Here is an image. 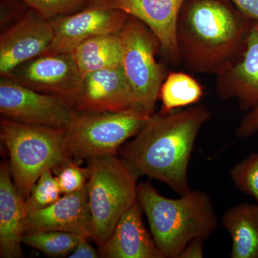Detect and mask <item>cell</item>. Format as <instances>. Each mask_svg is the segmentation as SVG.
Segmentation results:
<instances>
[{"label": "cell", "instance_id": "6da1fadb", "mask_svg": "<svg viewBox=\"0 0 258 258\" xmlns=\"http://www.w3.org/2000/svg\"><path fill=\"white\" fill-rule=\"evenodd\" d=\"M210 118L204 105L155 113L120 149V157L137 176L159 180L178 195H186L191 190L188 168L195 141Z\"/></svg>", "mask_w": 258, "mask_h": 258}, {"label": "cell", "instance_id": "7a4b0ae2", "mask_svg": "<svg viewBox=\"0 0 258 258\" xmlns=\"http://www.w3.org/2000/svg\"><path fill=\"white\" fill-rule=\"evenodd\" d=\"M252 21L230 0H186L176 28L181 62L198 74L225 72L242 57Z\"/></svg>", "mask_w": 258, "mask_h": 258}, {"label": "cell", "instance_id": "3957f363", "mask_svg": "<svg viewBox=\"0 0 258 258\" xmlns=\"http://www.w3.org/2000/svg\"><path fill=\"white\" fill-rule=\"evenodd\" d=\"M137 200L164 258H179L191 241L210 238L218 227L212 199L201 190L171 199L160 195L151 183H139Z\"/></svg>", "mask_w": 258, "mask_h": 258}, {"label": "cell", "instance_id": "277c9868", "mask_svg": "<svg viewBox=\"0 0 258 258\" xmlns=\"http://www.w3.org/2000/svg\"><path fill=\"white\" fill-rule=\"evenodd\" d=\"M0 138L9 153L15 186L25 201L44 171L73 159L64 129L25 124L2 118Z\"/></svg>", "mask_w": 258, "mask_h": 258}, {"label": "cell", "instance_id": "5b68a950", "mask_svg": "<svg viewBox=\"0 0 258 258\" xmlns=\"http://www.w3.org/2000/svg\"><path fill=\"white\" fill-rule=\"evenodd\" d=\"M87 162L91 239L100 248L125 212L137 201L139 176L118 154L90 158Z\"/></svg>", "mask_w": 258, "mask_h": 258}, {"label": "cell", "instance_id": "8992f818", "mask_svg": "<svg viewBox=\"0 0 258 258\" xmlns=\"http://www.w3.org/2000/svg\"><path fill=\"white\" fill-rule=\"evenodd\" d=\"M150 115L139 107L121 112L74 110L64 129V139L73 160L118 154V149L135 137Z\"/></svg>", "mask_w": 258, "mask_h": 258}, {"label": "cell", "instance_id": "52a82bcc", "mask_svg": "<svg viewBox=\"0 0 258 258\" xmlns=\"http://www.w3.org/2000/svg\"><path fill=\"white\" fill-rule=\"evenodd\" d=\"M122 67L139 108L152 116L155 113L166 68L157 60L160 42L145 24L129 15L120 32Z\"/></svg>", "mask_w": 258, "mask_h": 258}, {"label": "cell", "instance_id": "ba28073f", "mask_svg": "<svg viewBox=\"0 0 258 258\" xmlns=\"http://www.w3.org/2000/svg\"><path fill=\"white\" fill-rule=\"evenodd\" d=\"M74 110L63 97L39 92L8 78L1 77L2 118L25 124L64 129Z\"/></svg>", "mask_w": 258, "mask_h": 258}, {"label": "cell", "instance_id": "9c48e42d", "mask_svg": "<svg viewBox=\"0 0 258 258\" xmlns=\"http://www.w3.org/2000/svg\"><path fill=\"white\" fill-rule=\"evenodd\" d=\"M5 78L39 92L63 97L74 108L83 83L72 52L43 54Z\"/></svg>", "mask_w": 258, "mask_h": 258}, {"label": "cell", "instance_id": "30bf717a", "mask_svg": "<svg viewBox=\"0 0 258 258\" xmlns=\"http://www.w3.org/2000/svg\"><path fill=\"white\" fill-rule=\"evenodd\" d=\"M128 16L122 10L91 5L74 14L52 19L50 21L53 27V39L43 54L71 52L88 39L105 34L119 33Z\"/></svg>", "mask_w": 258, "mask_h": 258}, {"label": "cell", "instance_id": "8fae6325", "mask_svg": "<svg viewBox=\"0 0 258 258\" xmlns=\"http://www.w3.org/2000/svg\"><path fill=\"white\" fill-rule=\"evenodd\" d=\"M54 36L50 20L29 10L0 35V76L8 77L15 69L42 55Z\"/></svg>", "mask_w": 258, "mask_h": 258}, {"label": "cell", "instance_id": "7c38bea8", "mask_svg": "<svg viewBox=\"0 0 258 258\" xmlns=\"http://www.w3.org/2000/svg\"><path fill=\"white\" fill-rule=\"evenodd\" d=\"M186 0H103L101 6L122 10L145 24L159 40L161 52L174 66L181 62L176 28Z\"/></svg>", "mask_w": 258, "mask_h": 258}, {"label": "cell", "instance_id": "4fadbf2b", "mask_svg": "<svg viewBox=\"0 0 258 258\" xmlns=\"http://www.w3.org/2000/svg\"><path fill=\"white\" fill-rule=\"evenodd\" d=\"M139 106L122 66L85 76L74 105L78 111L92 112H121Z\"/></svg>", "mask_w": 258, "mask_h": 258}, {"label": "cell", "instance_id": "5bb4252c", "mask_svg": "<svg viewBox=\"0 0 258 258\" xmlns=\"http://www.w3.org/2000/svg\"><path fill=\"white\" fill-rule=\"evenodd\" d=\"M60 231L91 238L92 220L87 184L76 192L63 195L41 210L28 212L27 232Z\"/></svg>", "mask_w": 258, "mask_h": 258}, {"label": "cell", "instance_id": "9a60e30c", "mask_svg": "<svg viewBox=\"0 0 258 258\" xmlns=\"http://www.w3.org/2000/svg\"><path fill=\"white\" fill-rule=\"evenodd\" d=\"M216 91L222 99H237L242 111L258 108V21L251 23L245 50L238 62L217 76Z\"/></svg>", "mask_w": 258, "mask_h": 258}, {"label": "cell", "instance_id": "2e32d148", "mask_svg": "<svg viewBox=\"0 0 258 258\" xmlns=\"http://www.w3.org/2000/svg\"><path fill=\"white\" fill-rule=\"evenodd\" d=\"M27 220L26 201L15 186L9 163L4 161L0 166V257H24Z\"/></svg>", "mask_w": 258, "mask_h": 258}, {"label": "cell", "instance_id": "e0dca14e", "mask_svg": "<svg viewBox=\"0 0 258 258\" xmlns=\"http://www.w3.org/2000/svg\"><path fill=\"white\" fill-rule=\"evenodd\" d=\"M138 200L121 217L109 238L100 247L101 257L164 258L142 219Z\"/></svg>", "mask_w": 258, "mask_h": 258}, {"label": "cell", "instance_id": "ac0fdd59", "mask_svg": "<svg viewBox=\"0 0 258 258\" xmlns=\"http://www.w3.org/2000/svg\"><path fill=\"white\" fill-rule=\"evenodd\" d=\"M222 225L232 240V258H258V205L239 204L227 210Z\"/></svg>", "mask_w": 258, "mask_h": 258}, {"label": "cell", "instance_id": "d6986e66", "mask_svg": "<svg viewBox=\"0 0 258 258\" xmlns=\"http://www.w3.org/2000/svg\"><path fill=\"white\" fill-rule=\"evenodd\" d=\"M71 52L83 79L91 73L122 66L123 48L120 32L88 39Z\"/></svg>", "mask_w": 258, "mask_h": 258}, {"label": "cell", "instance_id": "ffe728a7", "mask_svg": "<svg viewBox=\"0 0 258 258\" xmlns=\"http://www.w3.org/2000/svg\"><path fill=\"white\" fill-rule=\"evenodd\" d=\"M205 95L204 87L193 76L184 72H171L161 85L159 99L161 113L198 104Z\"/></svg>", "mask_w": 258, "mask_h": 258}, {"label": "cell", "instance_id": "44dd1931", "mask_svg": "<svg viewBox=\"0 0 258 258\" xmlns=\"http://www.w3.org/2000/svg\"><path fill=\"white\" fill-rule=\"evenodd\" d=\"M83 236L60 231L47 230L26 232L23 243L38 249L50 257L70 255Z\"/></svg>", "mask_w": 258, "mask_h": 258}, {"label": "cell", "instance_id": "7402d4cb", "mask_svg": "<svg viewBox=\"0 0 258 258\" xmlns=\"http://www.w3.org/2000/svg\"><path fill=\"white\" fill-rule=\"evenodd\" d=\"M61 192L56 176L52 169L44 171L34 185L28 200V212L47 208L60 198Z\"/></svg>", "mask_w": 258, "mask_h": 258}, {"label": "cell", "instance_id": "603a6c76", "mask_svg": "<svg viewBox=\"0 0 258 258\" xmlns=\"http://www.w3.org/2000/svg\"><path fill=\"white\" fill-rule=\"evenodd\" d=\"M230 176L236 188L252 197L258 205V153H252L234 166Z\"/></svg>", "mask_w": 258, "mask_h": 258}, {"label": "cell", "instance_id": "cb8c5ba5", "mask_svg": "<svg viewBox=\"0 0 258 258\" xmlns=\"http://www.w3.org/2000/svg\"><path fill=\"white\" fill-rule=\"evenodd\" d=\"M42 18L52 19L74 14L92 4L91 0H21Z\"/></svg>", "mask_w": 258, "mask_h": 258}, {"label": "cell", "instance_id": "d4e9b609", "mask_svg": "<svg viewBox=\"0 0 258 258\" xmlns=\"http://www.w3.org/2000/svg\"><path fill=\"white\" fill-rule=\"evenodd\" d=\"M62 195L76 192L87 184V168L81 167L77 161H64L52 169Z\"/></svg>", "mask_w": 258, "mask_h": 258}, {"label": "cell", "instance_id": "484cf974", "mask_svg": "<svg viewBox=\"0 0 258 258\" xmlns=\"http://www.w3.org/2000/svg\"><path fill=\"white\" fill-rule=\"evenodd\" d=\"M258 132V108L247 112L235 132L239 139L249 138Z\"/></svg>", "mask_w": 258, "mask_h": 258}, {"label": "cell", "instance_id": "4316f807", "mask_svg": "<svg viewBox=\"0 0 258 258\" xmlns=\"http://www.w3.org/2000/svg\"><path fill=\"white\" fill-rule=\"evenodd\" d=\"M88 237H81L79 243L70 254V258H98L101 257L99 250H97L88 242Z\"/></svg>", "mask_w": 258, "mask_h": 258}, {"label": "cell", "instance_id": "83f0119b", "mask_svg": "<svg viewBox=\"0 0 258 258\" xmlns=\"http://www.w3.org/2000/svg\"><path fill=\"white\" fill-rule=\"evenodd\" d=\"M242 14L258 21V0H230Z\"/></svg>", "mask_w": 258, "mask_h": 258}, {"label": "cell", "instance_id": "f1b7e54d", "mask_svg": "<svg viewBox=\"0 0 258 258\" xmlns=\"http://www.w3.org/2000/svg\"><path fill=\"white\" fill-rule=\"evenodd\" d=\"M204 241L200 239L191 241L180 254L179 258H203Z\"/></svg>", "mask_w": 258, "mask_h": 258}, {"label": "cell", "instance_id": "f546056e", "mask_svg": "<svg viewBox=\"0 0 258 258\" xmlns=\"http://www.w3.org/2000/svg\"><path fill=\"white\" fill-rule=\"evenodd\" d=\"M91 1H92V4L91 5H98L100 4L101 2H103V0H91Z\"/></svg>", "mask_w": 258, "mask_h": 258}]
</instances>
